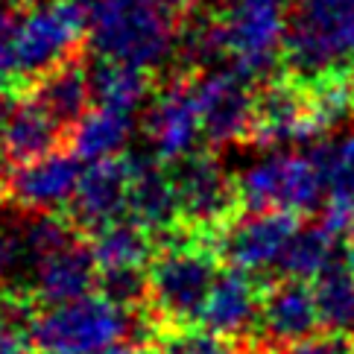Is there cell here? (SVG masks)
<instances>
[{
    "mask_svg": "<svg viewBox=\"0 0 354 354\" xmlns=\"http://www.w3.org/2000/svg\"><path fill=\"white\" fill-rule=\"evenodd\" d=\"M161 240L147 270V305L161 325H191L220 275V252L205 234H185V225Z\"/></svg>",
    "mask_w": 354,
    "mask_h": 354,
    "instance_id": "cell-1",
    "label": "cell"
},
{
    "mask_svg": "<svg viewBox=\"0 0 354 354\" xmlns=\"http://www.w3.org/2000/svg\"><path fill=\"white\" fill-rule=\"evenodd\" d=\"M161 0H94L88 39L97 59L123 62L153 73L179 47V30Z\"/></svg>",
    "mask_w": 354,
    "mask_h": 354,
    "instance_id": "cell-2",
    "label": "cell"
},
{
    "mask_svg": "<svg viewBox=\"0 0 354 354\" xmlns=\"http://www.w3.org/2000/svg\"><path fill=\"white\" fill-rule=\"evenodd\" d=\"M346 68H354V0H293L284 73L310 82Z\"/></svg>",
    "mask_w": 354,
    "mask_h": 354,
    "instance_id": "cell-3",
    "label": "cell"
},
{
    "mask_svg": "<svg viewBox=\"0 0 354 354\" xmlns=\"http://www.w3.org/2000/svg\"><path fill=\"white\" fill-rule=\"evenodd\" d=\"M243 211H281L301 217L325 205V167L319 149H270L237 176Z\"/></svg>",
    "mask_w": 354,
    "mask_h": 354,
    "instance_id": "cell-4",
    "label": "cell"
},
{
    "mask_svg": "<svg viewBox=\"0 0 354 354\" xmlns=\"http://www.w3.org/2000/svg\"><path fill=\"white\" fill-rule=\"evenodd\" d=\"M15 18L18 85H32L50 71L77 59L88 32V9L77 0H30Z\"/></svg>",
    "mask_w": 354,
    "mask_h": 354,
    "instance_id": "cell-5",
    "label": "cell"
},
{
    "mask_svg": "<svg viewBox=\"0 0 354 354\" xmlns=\"http://www.w3.org/2000/svg\"><path fill=\"white\" fill-rule=\"evenodd\" d=\"M135 316L103 293L32 316L30 343L39 354H91L132 337Z\"/></svg>",
    "mask_w": 354,
    "mask_h": 354,
    "instance_id": "cell-6",
    "label": "cell"
},
{
    "mask_svg": "<svg viewBox=\"0 0 354 354\" xmlns=\"http://www.w3.org/2000/svg\"><path fill=\"white\" fill-rule=\"evenodd\" d=\"M229 71L255 80H272L275 65H284L287 9L281 0H229L217 12Z\"/></svg>",
    "mask_w": 354,
    "mask_h": 354,
    "instance_id": "cell-7",
    "label": "cell"
},
{
    "mask_svg": "<svg viewBox=\"0 0 354 354\" xmlns=\"http://www.w3.org/2000/svg\"><path fill=\"white\" fill-rule=\"evenodd\" d=\"M182 225L196 234L217 237L237 217V182L211 153H191L170 167Z\"/></svg>",
    "mask_w": 354,
    "mask_h": 354,
    "instance_id": "cell-8",
    "label": "cell"
},
{
    "mask_svg": "<svg viewBox=\"0 0 354 354\" xmlns=\"http://www.w3.org/2000/svg\"><path fill=\"white\" fill-rule=\"evenodd\" d=\"M299 229V217H293V214L243 211L214 237V246L232 270L249 275L281 272V263Z\"/></svg>",
    "mask_w": 354,
    "mask_h": 354,
    "instance_id": "cell-9",
    "label": "cell"
},
{
    "mask_svg": "<svg viewBox=\"0 0 354 354\" xmlns=\"http://www.w3.org/2000/svg\"><path fill=\"white\" fill-rule=\"evenodd\" d=\"M319 120L305 82L290 73H275L258 91V118L252 141L272 149H287L296 144H310L319 138Z\"/></svg>",
    "mask_w": 354,
    "mask_h": 354,
    "instance_id": "cell-10",
    "label": "cell"
},
{
    "mask_svg": "<svg viewBox=\"0 0 354 354\" xmlns=\"http://www.w3.org/2000/svg\"><path fill=\"white\" fill-rule=\"evenodd\" d=\"M202 138L211 147L252 141L258 118V91L234 71H211L196 80Z\"/></svg>",
    "mask_w": 354,
    "mask_h": 354,
    "instance_id": "cell-11",
    "label": "cell"
},
{
    "mask_svg": "<svg viewBox=\"0 0 354 354\" xmlns=\"http://www.w3.org/2000/svg\"><path fill=\"white\" fill-rule=\"evenodd\" d=\"M82 158L68 149L18 164L6 173V199L32 214H56L77 196L82 179Z\"/></svg>",
    "mask_w": 354,
    "mask_h": 354,
    "instance_id": "cell-12",
    "label": "cell"
},
{
    "mask_svg": "<svg viewBox=\"0 0 354 354\" xmlns=\"http://www.w3.org/2000/svg\"><path fill=\"white\" fill-rule=\"evenodd\" d=\"M147 138L153 156L173 167L176 161L196 153V138L202 135V115H199V97L196 80H176L156 97V103L147 111Z\"/></svg>",
    "mask_w": 354,
    "mask_h": 354,
    "instance_id": "cell-13",
    "label": "cell"
},
{
    "mask_svg": "<svg viewBox=\"0 0 354 354\" xmlns=\"http://www.w3.org/2000/svg\"><path fill=\"white\" fill-rule=\"evenodd\" d=\"M68 208V220L88 234H97L120 220H129V164H126V156L88 164L80 179L77 196Z\"/></svg>",
    "mask_w": 354,
    "mask_h": 354,
    "instance_id": "cell-14",
    "label": "cell"
},
{
    "mask_svg": "<svg viewBox=\"0 0 354 354\" xmlns=\"http://www.w3.org/2000/svg\"><path fill=\"white\" fill-rule=\"evenodd\" d=\"M261 305L263 290L249 272L220 270L211 293L202 305L196 325L225 339H249L261 331Z\"/></svg>",
    "mask_w": 354,
    "mask_h": 354,
    "instance_id": "cell-15",
    "label": "cell"
},
{
    "mask_svg": "<svg viewBox=\"0 0 354 354\" xmlns=\"http://www.w3.org/2000/svg\"><path fill=\"white\" fill-rule=\"evenodd\" d=\"M30 270H32V281H30L32 301L47 308L80 301L91 296V290L100 284V263L94 258L91 240L82 237L62 246L59 252L39 258Z\"/></svg>",
    "mask_w": 354,
    "mask_h": 354,
    "instance_id": "cell-16",
    "label": "cell"
},
{
    "mask_svg": "<svg viewBox=\"0 0 354 354\" xmlns=\"http://www.w3.org/2000/svg\"><path fill=\"white\" fill-rule=\"evenodd\" d=\"M129 220L147 229L156 240L182 229L170 167L153 153H129Z\"/></svg>",
    "mask_w": 354,
    "mask_h": 354,
    "instance_id": "cell-17",
    "label": "cell"
},
{
    "mask_svg": "<svg viewBox=\"0 0 354 354\" xmlns=\"http://www.w3.org/2000/svg\"><path fill=\"white\" fill-rule=\"evenodd\" d=\"M322 328L319 301L310 281H296V278H281L272 287L263 290L261 305V331L278 346H296L316 337Z\"/></svg>",
    "mask_w": 354,
    "mask_h": 354,
    "instance_id": "cell-18",
    "label": "cell"
},
{
    "mask_svg": "<svg viewBox=\"0 0 354 354\" xmlns=\"http://www.w3.org/2000/svg\"><path fill=\"white\" fill-rule=\"evenodd\" d=\"M62 135L65 129L32 97H21L6 126L0 129V158L18 167V164L50 156L59 149Z\"/></svg>",
    "mask_w": 354,
    "mask_h": 354,
    "instance_id": "cell-19",
    "label": "cell"
},
{
    "mask_svg": "<svg viewBox=\"0 0 354 354\" xmlns=\"http://www.w3.org/2000/svg\"><path fill=\"white\" fill-rule=\"evenodd\" d=\"M27 97H32L71 135V129L91 111L94 103L91 82H88V65H82L80 59L65 62L62 68L50 71L39 82H32Z\"/></svg>",
    "mask_w": 354,
    "mask_h": 354,
    "instance_id": "cell-20",
    "label": "cell"
},
{
    "mask_svg": "<svg viewBox=\"0 0 354 354\" xmlns=\"http://www.w3.org/2000/svg\"><path fill=\"white\" fill-rule=\"evenodd\" d=\"M319 158L325 167V214L322 225H328L337 237H354V132L339 141L319 147Z\"/></svg>",
    "mask_w": 354,
    "mask_h": 354,
    "instance_id": "cell-21",
    "label": "cell"
},
{
    "mask_svg": "<svg viewBox=\"0 0 354 354\" xmlns=\"http://www.w3.org/2000/svg\"><path fill=\"white\" fill-rule=\"evenodd\" d=\"M88 82H91L94 106L123 111V115H135L153 91V73L149 71L109 59H97L94 65H88Z\"/></svg>",
    "mask_w": 354,
    "mask_h": 354,
    "instance_id": "cell-22",
    "label": "cell"
},
{
    "mask_svg": "<svg viewBox=\"0 0 354 354\" xmlns=\"http://www.w3.org/2000/svg\"><path fill=\"white\" fill-rule=\"evenodd\" d=\"M132 115L111 109L94 106L88 115L71 129V144L73 153L82 161H109V158H123L120 153L126 149L132 138Z\"/></svg>",
    "mask_w": 354,
    "mask_h": 354,
    "instance_id": "cell-23",
    "label": "cell"
},
{
    "mask_svg": "<svg viewBox=\"0 0 354 354\" xmlns=\"http://www.w3.org/2000/svg\"><path fill=\"white\" fill-rule=\"evenodd\" d=\"M91 249L100 263V272L106 270H149L156 258V237L141 229L132 220H120L109 229L91 234Z\"/></svg>",
    "mask_w": 354,
    "mask_h": 354,
    "instance_id": "cell-24",
    "label": "cell"
},
{
    "mask_svg": "<svg viewBox=\"0 0 354 354\" xmlns=\"http://www.w3.org/2000/svg\"><path fill=\"white\" fill-rule=\"evenodd\" d=\"M346 240L337 237L328 225H308L290 243V252L281 263V278H296V281H316L334 263L346 255Z\"/></svg>",
    "mask_w": 354,
    "mask_h": 354,
    "instance_id": "cell-25",
    "label": "cell"
},
{
    "mask_svg": "<svg viewBox=\"0 0 354 354\" xmlns=\"http://www.w3.org/2000/svg\"><path fill=\"white\" fill-rule=\"evenodd\" d=\"M316 301H319L322 328L334 337L354 334V255L346 252L328 272L313 281Z\"/></svg>",
    "mask_w": 354,
    "mask_h": 354,
    "instance_id": "cell-26",
    "label": "cell"
},
{
    "mask_svg": "<svg viewBox=\"0 0 354 354\" xmlns=\"http://www.w3.org/2000/svg\"><path fill=\"white\" fill-rule=\"evenodd\" d=\"M158 351L161 354H243L237 343L217 337L199 325H179L158 331Z\"/></svg>",
    "mask_w": 354,
    "mask_h": 354,
    "instance_id": "cell-27",
    "label": "cell"
},
{
    "mask_svg": "<svg viewBox=\"0 0 354 354\" xmlns=\"http://www.w3.org/2000/svg\"><path fill=\"white\" fill-rule=\"evenodd\" d=\"M15 18L9 6L0 3V88L18 85L15 71Z\"/></svg>",
    "mask_w": 354,
    "mask_h": 354,
    "instance_id": "cell-28",
    "label": "cell"
},
{
    "mask_svg": "<svg viewBox=\"0 0 354 354\" xmlns=\"http://www.w3.org/2000/svg\"><path fill=\"white\" fill-rule=\"evenodd\" d=\"M24 261H27V252L21 243V232H9L0 225V278L12 275Z\"/></svg>",
    "mask_w": 354,
    "mask_h": 354,
    "instance_id": "cell-29",
    "label": "cell"
},
{
    "mask_svg": "<svg viewBox=\"0 0 354 354\" xmlns=\"http://www.w3.org/2000/svg\"><path fill=\"white\" fill-rule=\"evenodd\" d=\"M284 354H354V351L346 337L328 334V337H310L305 343L290 346V348H284Z\"/></svg>",
    "mask_w": 354,
    "mask_h": 354,
    "instance_id": "cell-30",
    "label": "cell"
},
{
    "mask_svg": "<svg viewBox=\"0 0 354 354\" xmlns=\"http://www.w3.org/2000/svg\"><path fill=\"white\" fill-rule=\"evenodd\" d=\"M30 334H24L21 322L0 313V354H30Z\"/></svg>",
    "mask_w": 354,
    "mask_h": 354,
    "instance_id": "cell-31",
    "label": "cell"
},
{
    "mask_svg": "<svg viewBox=\"0 0 354 354\" xmlns=\"http://www.w3.org/2000/svg\"><path fill=\"white\" fill-rule=\"evenodd\" d=\"M164 6L170 9V15L179 21V18H187V15H194L196 6H199V0H161Z\"/></svg>",
    "mask_w": 354,
    "mask_h": 354,
    "instance_id": "cell-32",
    "label": "cell"
},
{
    "mask_svg": "<svg viewBox=\"0 0 354 354\" xmlns=\"http://www.w3.org/2000/svg\"><path fill=\"white\" fill-rule=\"evenodd\" d=\"M15 103H18V97H12L9 88H0V129L6 126V120L12 115V109H15Z\"/></svg>",
    "mask_w": 354,
    "mask_h": 354,
    "instance_id": "cell-33",
    "label": "cell"
},
{
    "mask_svg": "<svg viewBox=\"0 0 354 354\" xmlns=\"http://www.w3.org/2000/svg\"><path fill=\"white\" fill-rule=\"evenodd\" d=\"M91 354H135V348H132V346H126V343H118V346H111V348L91 351Z\"/></svg>",
    "mask_w": 354,
    "mask_h": 354,
    "instance_id": "cell-34",
    "label": "cell"
},
{
    "mask_svg": "<svg viewBox=\"0 0 354 354\" xmlns=\"http://www.w3.org/2000/svg\"><path fill=\"white\" fill-rule=\"evenodd\" d=\"M6 196V176H0V199Z\"/></svg>",
    "mask_w": 354,
    "mask_h": 354,
    "instance_id": "cell-35",
    "label": "cell"
},
{
    "mask_svg": "<svg viewBox=\"0 0 354 354\" xmlns=\"http://www.w3.org/2000/svg\"><path fill=\"white\" fill-rule=\"evenodd\" d=\"M135 354H161L158 348H141V351H135Z\"/></svg>",
    "mask_w": 354,
    "mask_h": 354,
    "instance_id": "cell-36",
    "label": "cell"
},
{
    "mask_svg": "<svg viewBox=\"0 0 354 354\" xmlns=\"http://www.w3.org/2000/svg\"><path fill=\"white\" fill-rule=\"evenodd\" d=\"M12 3H15V6H24V3H30V0H12Z\"/></svg>",
    "mask_w": 354,
    "mask_h": 354,
    "instance_id": "cell-37",
    "label": "cell"
}]
</instances>
